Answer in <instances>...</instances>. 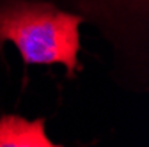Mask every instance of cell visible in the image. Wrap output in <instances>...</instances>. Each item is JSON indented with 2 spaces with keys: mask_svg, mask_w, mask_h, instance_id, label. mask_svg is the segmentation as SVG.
Returning <instances> with one entry per match:
<instances>
[{
  "mask_svg": "<svg viewBox=\"0 0 149 147\" xmlns=\"http://www.w3.org/2000/svg\"><path fill=\"white\" fill-rule=\"evenodd\" d=\"M82 16L43 2L0 7V43H13L25 64H61L73 75L78 66Z\"/></svg>",
  "mask_w": 149,
  "mask_h": 147,
  "instance_id": "cell-1",
  "label": "cell"
},
{
  "mask_svg": "<svg viewBox=\"0 0 149 147\" xmlns=\"http://www.w3.org/2000/svg\"><path fill=\"white\" fill-rule=\"evenodd\" d=\"M45 131V121H29L20 115L0 117V147H52Z\"/></svg>",
  "mask_w": 149,
  "mask_h": 147,
  "instance_id": "cell-2",
  "label": "cell"
}]
</instances>
